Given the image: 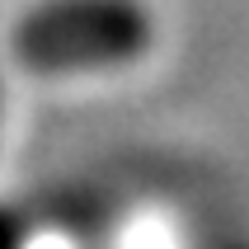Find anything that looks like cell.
Wrapping results in <instances>:
<instances>
[{"mask_svg":"<svg viewBox=\"0 0 249 249\" xmlns=\"http://www.w3.org/2000/svg\"><path fill=\"white\" fill-rule=\"evenodd\" d=\"M160 24L146 0H33L10 24V56L28 75H108L146 61Z\"/></svg>","mask_w":249,"mask_h":249,"instance_id":"obj_1","label":"cell"},{"mask_svg":"<svg viewBox=\"0 0 249 249\" xmlns=\"http://www.w3.org/2000/svg\"><path fill=\"white\" fill-rule=\"evenodd\" d=\"M0 123H5V80H0Z\"/></svg>","mask_w":249,"mask_h":249,"instance_id":"obj_3","label":"cell"},{"mask_svg":"<svg viewBox=\"0 0 249 249\" xmlns=\"http://www.w3.org/2000/svg\"><path fill=\"white\" fill-rule=\"evenodd\" d=\"M0 249H33V235H28V221L14 207L0 202Z\"/></svg>","mask_w":249,"mask_h":249,"instance_id":"obj_2","label":"cell"}]
</instances>
